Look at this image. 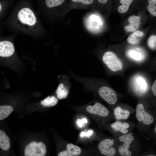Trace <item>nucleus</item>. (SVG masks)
<instances>
[{
	"label": "nucleus",
	"mask_w": 156,
	"mask_h": 156,
	"mask_svg": "<svg viewBox=\"0 0 156 156\" xmlns=\"http://www.w3.org/2000/svg\"><path fill=\"white\" fill-rule=\"evenodd\" d=\"M135 116L137 120L140 121H142L146 125H149L151 124L153 121L152 116L145 112L143 105L141 104H138L136 106Z\"/></svg>",
	"instance_id": "6e6552de"
},
{
	"label": "nucleus",
	"mask_w": 156,
	"mask_h": 156,
	"mask_svg": "<svg viewBox=\"0 0 156 156\" xmlns=\"http://www.w3.org/2000/svg\"><path fill=\"white\" fill-rule=\"evenodd\" d=\"M57 98L60 99L65 98L68 95V92L64 85L61 83L59 84L56 90Z\"/></svg>",
	"instance_id": "aec40b11"
},
{
	"label": "nucleus",
	"mask_w": 156,
	"mask_h": 156,
	"mask_svg": "<svg viewBox=\"0 0 156 156\" xmlns=\"http://www.w3.org/2000/svg\"><path fill=\"white\" fill-rule=\"evenodd\" d=\"M102 59L107 66L112 71H116L122 68V62L116 55L112 52H106L104 55Z\"/></svg>",
	"instance_id": "7ed1b4c3"
},
{
	"label": "nucleus",
	"mask_w": 156,
	"mask_h": 156,
	"mask_svg": "<svg viewBox=\"0 0 156 156\" xmlns=\"http://www.w3.org/2000/svg\"><path fill=\"white\" fill-rule=\"evenodd\" d=\"M144 35V33L142 31H135L129 36L127 41L130 44H136L141 40Z\"/></svg>",
	"instance_id": "dca6fc26"
},
{
	"label": "nucleus",
	"mask_w": 156,
	"mask_h": 156,
	"mask_svg": "<svg viewBox=\"0 0 156 156\" xmlns=\"http://www.w3.org/2000/svg\"><path fill=\"white\" fill-rule=\"evenodd\" d=\"M155 132L156 133V126H155Z\"/></svg>",
	"instance_id": "473e14b6"
},
{
	"label": "nucleus",
	"mask_w": 156,
	"mask_h": 156,
	"mask_svg": "<svg viewBox=\"0 0 156 156\" xmlns=\"http://www.w3.org/2000/svg\"><path fill=\"white\" fill-rule=\"evenodd\" d=\"M148 2L149 4L156 5V0H148Z\"/></svg>",
	"instance_id": "7c9ffc66"
},
{
	"label": "nucleus",
	"mask_w": 156,
	"mask_h": 156,
	"mask_svg": "<svg viewBox=\"0 0 156 156\" xmlns=\"http://www.w3.org/2000/svg\"><path fill=\"white\" fill-rule=\"evenodd\" d=\"M152 91L153 94L156 96V80L154 81L152 86Z\"/></svg>",
	"instance_id": "c85d7f7f"
},
{
	"label": "nucleus",
	"mask_w": 156,
	"mask_h": 156,
	"mask_svg": "<svg viewBox=\"0 0 156 156\" xmlns=\"http://www.w3.org/2000/svg\"><path fill=\"white\" fill-rule=\"evenodd\" d=\"M99 93L104 100L110 104H114L117 101V98L116 92L109 87H101L99 90Z\"/></svg>",
	"instance_id": "423d86ee"
},
{
	"label": "nucleus",
	"mask_w": 156,
	"mask_h": 156,
	"mask_svg": "<svg viewBox=\"0 0 156 156\" xmlns=\"http://www.w3.org/2000/svg\"><path fill=\"white\" fill-rule=\"evenodd\" d=\"M132 133H129L120 136L119 140L124 142L123 144L119 148V152L121 156H131V152L129 151L130 145L134 140Z\"/></svg>",
	"instance_id": "39448f33"
},
{
	"label": "nucleus",
	"mask_w": 156,
	"mask_h": 156,
	"mask_svg": "<svg viewBox=\"0 0 156 156\" xmlns=\"http://www.w3.org/2000/svg\"><path fill=\"white\" fill-rule=\"evenodd\" d=\"M128 21L130 25L125 26V29L127 31L133 32L139 28L141 22L140 18L139 16L132 15L129 17Z\"/></svg>",
	"instance_id": "f8f14e48"
},
{
	"label": "nucleus",
	"mask_w": 156,
	"mask_h": 156,
	"mask_svg": "<svg viewBox=\"0 0 156 156\" xmlns=\"http://www.w3.org/2000/svg\"><path fill=\"white\" fill-rule=\"evenodd\" d=\"M127 54L130 57L136 61H140L143 59L142 53L133 49H130Z\"/></svg>",
	"instance_id": "5701e85b"
},
{
	"label": "nucleus",
	"mask_w": 156,
	"mask_h": 156,
	"mask_svg": "<svg viewBox=\"0 0 156 156\" xmlns=\"http://www.w3.org/2000/svg\"><path fill=\"white\" fill-rule=\"evenodd\" d=\"M58 100L54 96H49L41 102L42 105L46 107L53 106L57 103Z\"/></svg>",
	"instance_id": "412c9836"
},
{
	"label": "nucleus",
	"mask_w": 156,
	"mask_h": 156,
	"mask_svg": "<svg viewBox=\"0 0 156 156\" xmlns=\"http://www.w3.org/2000/svg\"><path fill=\"white\" fill-rule=\"evenodd\" d=\"M86 109L87 111L90 114L103 117L106 116L109 114L107 109L99 103H96L93 106L89 105L87 107Z\"/></svg>",
	"instance_id": "1a4fd4ad"
},
{
	"label": "nucleus",
	"mask_w": 156,
	"mask_h": 156,
	"mask_svg": "<svg viewBox=\"0 0 156 156\" xmlns=\"http://www.w3.org/2000/svg\"><path fill=\"white\" fill-rule=\"evenodd\" d=\"M111 126L113 130L120 131L123 133H126L128 132L127 129L129 127V124L127 122L123 123L120 121H117L111 124Z\"/></svg>",
	"instance_id": "4468645a"
},
{
	"label": "nucleus",
	"mask_w": 156,
	"mask_h": 156,
	"mask_svg": "<svg viewBox=\"0 0 156 156\" xmlns=\"http://www.w3.org/2000/svg\"><path fill=\"white\" fill-rule=\"evenodd\" d=\"M138 84L142 89H145L146 86V84L145 81L143 78L141 77L138 78L137 81Z\"/></svg>",
	"instance_id": "bb28decb"
},
{
	"label": "nucleus",
	"mask_w": 156,
	"mask_h": 156,
	"mask_svg": "<svg viewBox=\"0 0 156 156\" xmlns=\"http://www.w3.org/2000/svg\"><path fill=\"white\" fill-rule=\"evenodd\" d=\"M66 150L62 151L58 154V156H76L81 153V150L78 146L72 143L68 144L66 146Z\"/></svg>",
	"instance_id": "9b49d317"
},
{
	"label": "nucleus",
	"mask_w": 156,
	"mask_h": 156,
	"mask_svg": "<svg viewBox=\"0 0 156 156\" xmlns=\"http://www.w3.org/2000/svg\"><path fill=\"white\" fill-rule=\"evenodd\" d=\"M147 9L151 15L156 16V5L148 4L147 7Z\"/></svg>",
	"instance_id": "393cba45"
},
{
	"label": "nucleus",
	"mask_w": 156,
	"mask_h": 156,
	"mask_svg": "<svg viewBox=\"0 0 156 156\" xmlns=\"http://www.w3.org/2000/svg\"><path fill=\"white\" fill-rule=\"evenodd\" d=\"M46 152V146L44 143L33 141L26 146L24 155L25 156H44Z\"/></svg>",
	"instance_id": "f257e3e1"
},
{
	"label": "nucleus",
	"mask_w": 156,
	"mask_h": 156,
	"mask_svg": "<svg viewBox=\"0 0 156 156\" xmlns=\"http://www.w3.org/2000/svg\"><path fill=\"white\" fill-rule=\"evenodd\" d=\"M148 156H155V155H148Z\"/></svg>",
	"instance_id": "2f4dec72"
},
{
	"label": "nucleus",
	"mask_w": 156,
	"mask_h": 156,
	"mask_svg": "<svg viewBox=\"0 0 156 156\" xmlns=\"http://www.w3.org/2000/svg\"><path fill=\"white\" fill-rule=\"evenodd\" d=\"M130 112L128 110L123 109L118 106L114 110V114L117 120H126L130 115Z\"/></svg>",
	"instance_id": "2eb2a0df"
},
{
	"label": "nucleus",
	"mask_w": 156,
	"mask_h": 156,
	"mask_svg": "<svg viewBox=\"0 0 156 156\" xmlns=\"http://www.w3.org/2000/svg\"><path fill=\"white\" fill-rule=\"evenodd\" d=\"M70 4L86 6L93 5L95 0H69Z\"/></svg>",
	"instance_id": "4be33fe9"
},
{
	"label": "nucleus",
	"mask_w": 156,
	"mask_h": 156,
	"mask_svg": "<svg viewBox=\"0 0 156 156\" xmlns=\"http://www.w3.org/2000/svg\"><path fill=\"white\" fill-rule=\"evenodd\" d=\"M113 142L109 139H106L101 141L99 144L98 148L102 154L107 156H113L116 153L115 148L112 146Z\"/></svg>",
	"instance_id": "0eeeda50"
},
{
	"label": "nucleus",
	"mask_w": 156,
	"mask_h": 156,
	"mask_svg": "<svg viewBox=\"0 0 156 156\" xmlns=\"http://www.w3.org/2000/svg\"><path fill=\"white\" fill-rule=\"evenodd\" d=\"M84 23L86 28L94 32H99L103 25L101 18L98 15L95 14L87 16L85 18Z\"/></svg>",
	"instance_id": "f03ea898"
},
{
	"label": "nucleus",
	"mask_w": 156,
	"mask_h": 156,
	"mask_svg": "<svg viewBox=\"0 0 156 156\" xmlns=\"http://www.w3.org/2000/svg\"><path fill=\"white\" fill-rule=\"evenodd\" d=\"M156 36L155 35L151 36L148 41V44L150 48L153 49H156Z\"/></svg>",
	"instance_id": "b1692460"
},
{
	"label": "nucleus",
	"mask_w": 156,
	"mask_h": 156,
	"mask_svg": "<svg viewBox=\"0 0 156 156\" xmlns=\"http://www.w3.org/2000/svg\"><path fill=\"white\" fill-rule=\"evenodd\" d=\"M10 146V141L9 137L4 131L0 130V147L4 151H7Z\"/></svg>",
	"instance_id": "ddd939ff"
},
{
	"label": "nucleus",
	"mask_w": 156,
	"mask_h": 156,
	"mask_svg": "<svg viewBox=\"0 0 156 156\" xmlns=\"http://www.w3.org/2000/svg\"><path fill=\"white\" fill-rule=\"evenodd\" d=\"M18 18L23 23L31 26L36 23V16L31 10L27 8L21 9L18 13Z\"/></svg>",
	"instance_id": "20e7f679"
},
{
	"label": "nucleus",
	"mask_w": 156,
	"mask_h": 156,
	"mask_svg": "<svg viewBox=\"0 0 156 156\" xmlns=\"http://www.w3.org/2000/svg\"><path fill=\"white\" fill-rule=\"evenodd\" d=\"M68 0H45L46 6L49 8H52L63 6L66 5Z\"/></svg>",
	"instance_id": "f3484780"
},
{
	"label": "nucleus",
	"mask_w": 156,
	"mask_h": 156,
	"mask_svg": "<svg viewBox=\"0 0 156 156\" xmlns=\"http://www.w3.org/2000/svg\"><path fill=\"white\" fill-rule=\"evenodd\" d=\"M93 133L92 130H89L88 131L86 132L82 131L80 133V136L81 137H86L89 138L92 135Z\"/></svg>",
	"instance_id": "cd10ccee"
},
{
	"label": "nucleus",
	"mask_w": 156,
	"mask_h": 156,
	"mask_svg": "<svg viewBox=\"0 0 156 156\" xmlns=\"http://www.w3.org/2000/svg\"><path fill=\"white\" fill-rule=\"evenodd\" d=\"M97 1L99 4L103 5L107 3L108 0H96Z\"/></svg>",
	"instance_id": "c756f323"
},
{
	"label": "nucleus",
	"mask_w": 156,
	"mask_h": 156,
	"mask_svg": "<svg viewBox=\"0 0 156 156\" xmlns=\"http://www.w3.org/2000/svg\"><path fill=\"white\" fill-rule=\"evenodd\" d=\"M13 111V108L10 106H0V120H4Z\"/></svg>",
	"instance_id": "a211bd4d"
},
{
	"label": "nucleus",
	"mask_w": 156,
	"mask_h": 156,
	"mask_svg": "<svg viewBox=\"0 0 156 156\" xmlns=\"http://www.w3.org/2000/svg\"><path fill=\"white\" fill-rule=\"evenodd\" d=\"M87 122L88 120L85 118L81 119H77L76 122V123L78 126L80 128L83 127Z\"/></svg>",
	"instance_id": "a878e982"
},
{
	"label": "nucleus",
	"mask_w": 156,
	"mask_h": 156,
	"mask_svg": "<svg viewBox=\"0 0 156 156\" xmlns=\"http://www.w3.org/2000/svg\"><path fill=\"white\" fill-rule=\"evenodd\" d=\"M14 47L13 44L8 41L0 42V56L8 57L14 53Z\"/></svg>",
	"instance_id": "9d476101"
},
{
	"label": "nucleus",
	"mask_w": 156,
	"mask_h": 156,
	"mask_svg": "<svg viewBox=\"0 0 156 156\" xmlns=\"http://www.w3.org/2000/svg\"><path fill=\"white\" fill-rule=\"evenodd\" d=\"M134 0H119L121 4L118 8V11L120 13H124L129 10V7Z\"/></svg>",
	"instance_id": "6ab92c4d"
},
{
	"label": "nucleus",
	"mask_w": 156,
	"mask_h": 156,
	"mask_svg": "<svg viewBox=\"0 0 156 156\" xmlns=\"http://www.w3.org/2000/svg\"><path fill=\"white\" fill-rule=\"evenodd\" d=\"M1 4L0 3V12L1 10Z\"/></svg>",
	"instance_id": "72a5a7b5"
}]
</instances>
